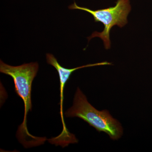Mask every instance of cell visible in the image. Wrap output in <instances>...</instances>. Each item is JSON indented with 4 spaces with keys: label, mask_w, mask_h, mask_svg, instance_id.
I'll return each mask as SVG.
<instances>
[{
    "label": "cell",
    "mask_w": 152,
    "mask_h": 152,
    "mask_svg": "<svg viewBox=\"0 0 152 152\" xmlns=\"http://www.w3.org/2000/svg\"><path fill=\"white\" fill-rule=\"evenodd\" d=\"M115 6L108 8L93 10L85 7L78 6L75 2L69 7L70 10H79L86 11L92 15L95 22H101L104 26V31L101 32L95 31L88 37V41L96 37L103 41L105 48H110V31L115 26L122 28L128 23L127 17L131 10L130 0H117Z\"/></svg>",
    "instance_id": "3957f363"
},
{
    "label": "cell",
    "mask_w": 152,
    "mask_h": 152,
    "mask_svg": "<svg viewBox=\"0 0 152 152\" xmlns=\"http://www.w3.org/2000/svg\"><path fill=\"white\" fill-rule=\"evenodd\" d=\"M47 61L48 64L54 67L57 70L59 77L60 82V111L61 119L63 124V130L61 133L55 137L48 140L49 142L56 146H61L62 148L68 146L69 144L77 143L78 142L75 136L71 134L68 131L64 122L63 112V103H64V92L65 86L68 80L69 79L72 73L77 70L84 68L90 67L100 65V63L89 64L86 65L81 66L73 69H68L62 66L58 62L57 59L53 55L50 53L46 54Z\"/></svg>",
    "instance_id": "277c9868"
},
{
    "label": "cell",
    "mask_w": 152,
    "mask_h": 152,
    "mask_svg": "<svg viewBox=\"0 0 152 152\" xmlns=\"http://www.w3.org/2000/svg\"><path fill=\"white\" fill-rule=\"evenodd\" d=\"M67 118L78 117L94 128L98 132H104L112 140H118L123 134L119 122L114 118L107 110L99 111L88 102L87 97L77 88L73 106L65 113Z\"/></svg>",
    "instance_id": "7a4b0ae2"
},
{
    "label": "cell",
    "mask_w": 152,
    "mask_h": 152,
    "mask_svg": "<svg viewBox=\"0 0 152 152\" xmlns=\"http://www.w3.org/2000/svg\"><path fill=\"white\" fill-rule=\"evenodd\" d=\"M39 67L37 62L12 66L5 64L1 60L0 61V72L12 78L15 92L21 98L24 104L23 121L19 126L16 136L20 142L26 148L40 145L47 140L45 137H39L30 134L27 126V117L29 112L32 110V107L31 99L32 85Z\"/></svg>",
    "instance_id": "6da1fadb"
}]
</instances>
